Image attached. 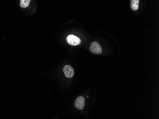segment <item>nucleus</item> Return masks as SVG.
Returning a JSON list of instances; mask_svg holds the SVG:
<instances>
[{"label":"nucleus","mask_w":159,"mask_h":119,"mask_svg":"<svg viewBox=\"0 0 159 119\" xmlns=\"http://www.w3.org/2000/svg\"><path fill=\"white\" fill-rule=\"evenodd\" d=\"M74 105L75 108L79 110L83 109L85 106V99L84 97L82 96H80L77 97L75 100Z\"/></svg>","instance_id":"3"},{"label":"nucleus","mask_w":159,"mask_h":119,"mask_svg":"<svg viewBox=\"0 0 159 119\" xmlns=\"http://www.w3.org/2000/svg\"><path fill=\"white\" fill-rule=\"evenodd\" d=\"M31 0H20V6L23 8L28 7L30 5Z\"/></svg>","instance_id":"6"},{"label":"nucleus","mask_w":159,"mask_h":119,"mask_svg":"<svg viewBox=\"0 0 159 119\" xmlns=\"http://www.w3.org/2000/svg\"><path fill=\"white\" fill-rule=\"evenodd\" d=\"M90 50L93 54H96V55H99L102 53V48L101 46L97 41H94L91 43Z\"/></svg>","instance_id":"1"},{"label":"nucleus","mask_w":159,"mask_h":119,"mask_svg":"<svg viewBox=\"0 0 159 119\" xmlns=\"http://www.w3.org/2000/svg\"><path fill=\"white\" fill-rule=\"evenodd\" d=\"M140 0H131V7L133 11H137L139 8Z\"/></svg>","instance_id":"5"},{"label":"nucleus","mask_w":159,"mask_h":119,"mask_svg":"<svg viewBox=\"0 0 159 119\" xmlns=\"http://www.w3.org/2000/svg\"><path fill=\"white\" fill-rule=\"evenodd\" d=\"M64 72L65 75L67 78H72L74 76V69L71 65H65L64 68Z\"/></svg>","instance_id":"4"},{"label":"nucleus","mask_w":159,"mask_h":119,"mask_svg":"<svg viewBox=\"0 0 159 119\" xmlns=\"http://www.w3.org/2000/svg\"><path fill=\"white\" fill-rule=\"evenodd\" d=\"M67 41L72 46H77L81 43L80 39L73 35H70L67 38Z\"/></svg>","instance_id":"2"}]
</instances>
